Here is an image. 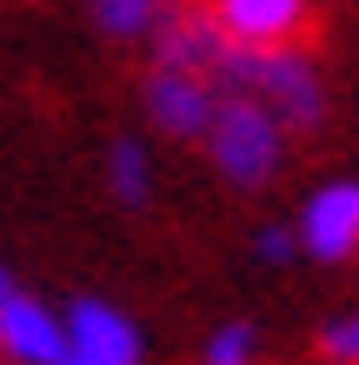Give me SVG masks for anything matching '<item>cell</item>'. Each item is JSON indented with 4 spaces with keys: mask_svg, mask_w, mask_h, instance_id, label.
I'll list each match as a JSON object with an SVG mask.
<instances>
[{
    "mask_svg": "<svg viewBox=\"0 0 359 365\" xmlns=\"http://www.w3.org/2000/svg\"><path fill=\"white\" fill-rule=\"evenodd\" d=\"M7 292H14V272H7V266H0V299H7Z\"/></svg>",
    "mask_w": 359,
    "mask_h": 365,
    "instance_id": "cell-14",
    "label": "cell"
},
{
    "mask_svg": "<svg viewBox=\"0 0 359 365\" xmlns=\"http://www.w3.org/2000/svg\"><path fill=\"white\" fill-rule=\"evenodd\" d=\"M320 352H326L333 365H359V306H353V312H340V319L320 332Z\"/></svg>",
    "mask_w": 359,
    "mask_h": 365,
    "instance_id": "cell-12",
    "label": "cell"
},
{
    "mask_svg": "<svg viewBox=\"0 0 359 365\" xmlns=\"http://www.w3.org/2000/svg\"><path fill=\"white\" fill-rule=\"evenodd\" d=\"M286 146H293V133L280 126V113L260 106L253 93H220L213 120H206V133H200L206 166H213L226 186H240V192H260V186L280 180Z\"/></svg>",
    "mask_w": 359,
    "mask_h": 365,
    "instance_id": "cell-2",
    "label": "cell"
},
{
    "mask_svg": "<svg viewBox=\"0 0 359 365\" xmlns=\"http://www.w3.org/2000/svg\"><path fill=\"white\" fill-rule=\"evenodd\" d=\"M286 226H293L300 259H313V266L359 259V180H320Z\"/></svg>",
    "mask_w": 359,
    "mask_h": 365,
    "instance_id": "cell-3",
    "label": "cell"
},
{
    "mask_svg": "<svg viewBox=\"0 0 359 365\" xmlns=\"http://www.w3.org/2000/svg\"><path fill=\"white\" fill-rule=\"evenodd\" d=\"M60 352H67L60 312L14 286L0 299V365H60Z\"/></svg>",
    "mask_w": 359,
    "mask_h": 365,
    "instance_id": "cell-7",
    "label": "cell"
},
{
    "mask_svg": "<svg viewBox=\"0 0 359 365\" xmlns=\"http://www.w3.org/2000/svg\"><path fill=\"white\" fill-rule=\"evenodd\" d=\"M200 14L226 47H300L313 27V0H206Z\"/></svg>",
    "mask_w": 359,
    "mask_h": 365,
    "instance_id": "cell-6",
    "label": "cell"
},
{
    "mask_svg": "<svg viewBox=\"0 0 359 365\" xmlns=\"http://www.w3.org/2000/svg\"><path fill=\"white\" fill-rule=\"evenodd\" d=\"M60 332H67L60 365H146L140 319L126 306H113V299H74L60 312Z\"/></svg>",
    "mask_w": 359,
    "mask_h": 365,
    "instance_id": "cell-4",
    "label": "cell"
},
{
    "mask_svg": "<svg viewBox=\"0 0 359 365\" xmlns=\"http://www.w3.org/2000/svg\"><path fill=\"white\" fill-rule=\"evenodd\" d=\"M220 93H253L280 113L286 133H313L326 120V73L313 67L306 47H220L213 60Z\"/></svg>",
    "mask_w": 359,
    "mask_h": 365,
    "instance_id": "cell-1",
    "label": "cell"
},
{
    "mask_svg": "<svg viewBox=\"0 0 359 365\" xmlns=\"http://www.w3.org/2000/svg\"><path fill=\"white\" fill-rule=\"evenodd\" d=\"M193 365H260V326L253 319H226L200 339V359Z\"/></svg>",
    "mask_w": 359,
    "mask_h": 365,
    "instance_id": "cell-11",
    "label": "cell"
},
{
    "mask_svg": "<svg viewBox=\"0 0 359 365\" xmlns=\"http://www.w3.org/2000/svg\"><path fill=\"white\" fill-rule=\"evenodd\" d=\"M253 259H260V266H286V259H300V246H293V226H260V240H253Z\"/></svg>",
    "mask_w": 359,
    "mask_h": 365,
    "instance_id": "cell-13",
    "label": "cell"
},
{
    "mask_svg": "<svg viewBox=\"0 0 359 365\" xmlns=\"http://www.w3.org/2000/svg\"><path fill=\"white\" fill-rule=\"evenodd\" d=\"M93 27L113 40H153L166 20L180 14V0H87Z\"/></svg>",
    "mask_w": 359,
    "mask_h": 365,
    "instance_id": "cell-10",
    "label": "cell"
},
{
    "mask_svg": "<svg viewBox=\"0 0 359 365\" xmlns=\"http://www.w3.org/2000/svg\"><path fill=\"white\" fill-rule=\"evenodd\" d=\"M213 106H220V80H213V73L153 67V73L140 80V113H146V126H153V133H166V140L200 146L206 120H213Z\"/></svg>",
    "mask_w": 359,
    "mask_h": 365,
    "instance_id": "cell-5",
    "label": "cell"
},
{
    "mask_svg": "<svg viewBox=\"0 0 359 365\" xmlns=\"http://www.w3.org/2000/svg\"><path fill=\"white\" fill-rule=\"evenodd\" d=\"M153 47V67H186V73H213V60H220V47L226 40L213 34V20H206L200 7H180L166 27L146 40Z\"/></svg>",
    "mask_w": 359,
    "mask_h": 365,
    "instance_id": "cell-8",
    "label": "cell"
},
{
    "mask_svg": "<svg viewBox=\"0 0 359 365\" xmlns=\"http://www.w3.org/2000/svg\"><path fill=\"white\" fill-rule=\"evenodd\" d=\"M153 186H160L153 146H146L140 133H113V146H107V192H113V206L140 212L146 200H153Z\"/></svg>",
    "mask_w": 359,
    "mask_h": 365,
    "instance_id": "cell-9",
    "label": "cell"
}]
</instances>
